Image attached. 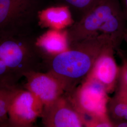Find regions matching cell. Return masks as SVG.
Listing matches in <instances>:
<instances>
[{"label": "cell", "instance_id": "6da1fadb", "mask_svg": "<svg viewBox=\"0 0 127 127\" xmlns=\"http://www.w3.org/2000/svg\"><path fill=\"white\" fill-rule=\"evenodd\" d=\"M70 44L85 39L104 37L116 51L121 50L127 32V23L120 0H100L82 18L67 29Z\"/></svg>", "mask_w": 127, "mask_h": 127}, {"label": "cell", "instance_id": "7a4b0ae2", "mask_svg": "<svg viewBox=\"0 0 127 127\" xmlns=\"http://www.w3.org/2000/svg\"><path fill=\"white\" fill-rule=\"evenodd\" d=\"M108 44L114 46L109 39L101 37L71 43L66 51L50 58L48 72L62 82L65 93L71 92L86 78L98 56Z\"/></svg>", "mask_w": 127, "mask_h": 127}, {"label": "cell", "instance_id": "3957f363", "mask_svg": "<svg viewBox=\"0 0 127 127\" xmlns=\"http://www.w3.org/2000/svg\"><path fill=\"white\" fill-rule=\"evenodd\" d=\"M65 93L84 117L85 125L92 120L109 117L108 93L95 80L86 78L71 92Z\"/></svg>", "mask_w": 127, "mask_h": 127}, {"label": "cell", "instance_id": "277c9868", "mask_svg": "<svg viewBox=\"0 0 127 127\" xmlns=\"http://www.w3.org/2000/svg\"><path fill=\"white\" fill-rule=\"evenodd\" d=\"M35 44L6 39L0 41V57L8 67L20 79L26 73L39 71L40 55Z\"/></svg>", "mask_w": 127, "mask_h": 127}, {"label": "cell", "instance_id": "5b68a950", "mask_svg": "<svg viewBox=\"0 0 127 127\" xmlns=\"http://www.w3.org/2000/svg\"><path fill=\"white\" fill-rule=\"evenodd\" d=\"M47 127H85V119L65 93L44 105L41 117Z\"/></svg>", "mask_w": 127, "mask_h": 127}, {"label": "cell", "instance_id": "8992f818", "mask_svg": "<svg viewBox=\"0 0 127 127\" xmlns=\"http://www.w3.org/2000/svg\"><path fill=\"white\" fill-rule=\"evenodd\" d=\"M43 107L44 104L36 95L21 89L9 106V125L14 127H31L37 118L41 117Z\"/></svg>", "mask_w": 127, "mask_h": 127}, {"label": "cell", "instance_id": "52a82bcc", "mask_svg": "<svg viewBox=\"0 0 127 127\" xmlns=\"http://www.w3.org/2000/svg\"><path fill=\"white\" fill-rule=\"evenodd\" d=\"M25 89L41 100L44 105L49 104L65 93L63 83L49 72L32 71L26 73Z\"/></svg>", "mask_w": 127, "mask_h": 127}, {"label": "cell", "instance_id": "ba28073f", "mask_svg": "<svg viewBox=\"0 0 127 127\" xmlns=\"http://www.w3.org/2000/svg\"><path fill=\"white\" fill-rule=\"evenodd\" d=\"M115 51L113 44L105 46L87 77L99 82L108 94L115 91L120 74V66H118L114 56Z\"/></svg>", "mask_w": 127, "mask_h": 127}, {"label": "cell", "instance_id": "9c48e42d", "mask_svg": "<svg viewBox=\"0 0 127 127\" xmlns=\"http://www.w3.org/2000/svg\"><path fill=\"white\" fill-rule=\"evenodd\" d=\"M35 44L38 50L50 58L62 53L70 47L67 30L49 29L37 39Z\"/></svg>", "mask_w": 127, "mask_h": 127}, {"label": "cell", "instance_id": "30bf717a", "mask_svg": "<svg viewBox=\"0 0 127 127\" xmlns=\"http://www.w3.org/2000/svg\"><path fill=\"white\" fill-rule=\"evenodd\" d=\"M39 24L41 27L50 29L64 30L74 24L72 15L66 6L51 7L38 13Z\"/></svg>", "mask_w": 127, "mask_h": 127}, {"label": "cell", "instance_id": "8fae6325", "mask_svg": "<svg viewBox=\"0 0 127 127\" xmlns=\"http://www.w3.org/2000/svg\"><path fill=\"white\" fill-rule=\"evenodd\" d=\"M20 88L17 84L0 81V122L8 123V111L14 98Z\"/></svg>", "mask_w": 127, "mask_h": 127}, {"label": "cell", "instance_id": "7c38bea8", "mask_svg": "<svg viewBox=\"0 0 127 127\" xmlns=\"http://www.w3.org/2000/svg\"><path fill=\"white\" fill-rule=\"evenodd\" d=\"M28 0H0V27L10 22L26 7Z\"/></svg>", "mask_w": 127, "mask_h": 127}, {"label": "cell", "instance_id": "4fadbf2b", "mask_svg": "<svg viewBox=\"0 0 127 127\" xmlns=\"http://www.w3.org/2000/svg\"><path fill=\"white\" fill-rule=\"evenodd\" d=\"M114 96L110 98L108 113L112 121L127 120V94L115 91Z\"/></svg>", "mask_w": 127, "mask_h": 127}, {"label": "cell", "instance_id": "5bb4252c", "mask_svg": "<svg viewBox=\"0 0 127 127\" xmlns=\"http://www.w3.org/2000/svg\"><path fill=\"white\" fill-rule=\"evenodd\" d=\"M117 52L120 54L123 62L121 66H120L118 83L115 91H119L127 94V59L123 54L122 50Z\"/></svg>", "mask_w": 127, "mask_h": 127}, {"label": "cell", "instance_id": "9a60e30c", "mask_svg": "<svg viewBox=\"0 0 127 127\" xmlns=\"http://www.w3.org/2000/svg\"><path fill=\"white\" fill-rule=\"evenodd\" d=\"M19 79L14 73L0 57V81L17 84Z\"/></svg>", "mask_w": 127, "mask_h": 127}, {"label": "cell", "instance_id": "2e32d148", "mask_svg": "<svg viewBox=\"0 0 127 127\" xmlns=\"http://www.w3.org/2000/svg\"><path fill=\"white\" fill-rule=\"evenodd\" d=\"M73 7L88 11L100 0H64Z\"/></svg>", "mask_w": 127, "mask_h": 127}, {"label": "cell", "instance_id": "e0dca14e", "mask_svg": "<svg viewBox=\"0 0 127 127\" xmlns=\"http://www.w3.org/2000/svg\"><path fill=\"white\" fill-rule=\"evenodd\" d=\"M85 127H113L114 125L111 118H99L91 120L85 124Z\"/></svg>", "mask_w": 127, "mask_h": 127}, {"label": "cell", "instance_id": "ac0fdd59", "mask_svg": "<svg viewBox=\"0 0 127 127\" xmlns=\"http://www.w3.org/2000/svg\"><path fill=\"white\" fill-rule=\"evenodd\" d=\"M120 1L122 7L123 12L127 23V0H120ZM125 41H126L127 42V32L125 39Z\"/></svg>", "mask_w": 127, "mask_h": 127}, {"label": "cell", "instance_id": "d6986e66", "mask_svg": "<svg viewBox=\"0 0 127 127\" xmlns=\"http://www.w3.org/2000/svg\"><path fill=\"white\" fill-rule=\"evenodd\" d=\"M114 127H127V120H115L112 121Z\"/></svg>", "mask_w": 127, "mask_h": 127}]
</instances>
